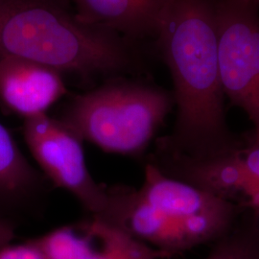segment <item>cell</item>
<instances>
[{
  "label": "cell",
  "mask_w": 259,
  "mask_h": 259,
  "mask_svg": "<svg viewBox=\"0 0 259 259\" xmlns=\"http://www.w3.org/2000/svg\"><path fill=\"white\" fill-rule=\"evenodd\" d=\"M155 37L173 81L177 116L151 156L202 159L238 148L245 136L232 133L226 118L216 0H168Z\"/></svg>",
  "instance_id": "cell-1"
},
{
  "label": "cell",
  "mask_w": 259,
  "mask_h": 259,
  "mask_svg": "<svg viewBox=\"0 0 259 259\" xmlns=\"http://www.w3.org/2000/svg\"><path fill=\"white\" fill-rule=\"evenodd\" d=\"M128 39L71 15L55 0H11L0 7V57L82 76L127 71Z\"/></svg>",
  "instance_id": "cell-2"
},
{
  "label": "cell",
  "mask_w": 259,
  "mask_h": 259,
  "mask_svg": "<svg viewBox=\"0 0 259 259\" xmlns=\"http://www.w3.org/2000/svg\"><path fill=\"white\" fill-rule=\"evenodd\" d=\"M243 211L147 162L144 182L132 189L123 229L172 258L230 232Z\"/></svg>",
  "instance_id": "cell-3"
},
{
  "label": "cell",
  "mask_w": 259,
  "mask_h": 259,
  "mask_svg": "<svg viewBox=\"0 0 259 259\" xmlns=\"http://www.w3.org/2000/svg\"><path fill=\"white\" fill-rule=\"evenodd\" d=\"M174 106L172 93L117 80L76 96L60 120L103 151L141 157Z\"/></svg>",
  "instance_id": "cell-4"
},
{
  "label": "cell",
  "mask_w": 259,
  "mask_h": 259,
  "mask_svg": "<svg viewBox=\"0 0 259 259\" xmlns=\"http://www.w3.org/2000/svg\"><path fill=\"white\" fill-rule=\"evenodd\" d=\"M23 137L53 184L73 195L90 216L122 228L132 188L98 184L87 166L83 141L72 130L46 113L25 119Z\"/></svg>",
  "instance_id": "cell-5"
},
{
  "label": "cell",
  "mask_w": 259,
  "mask_h": 259,
  "mask_svg": "<svg viewBox=\"0 0 259 259\" xmlns=\"http://www.w3.org/2000/svg\"><path fill=\"white\" fill-rule=\"evenodd\" d=\"M216 19L223 92L245 111L259 145V0H216Z\"/></svg>",
  "instance_id": "cell-6"
},
{
  "label": "cell",
  "mask_w": 259,
  "mask_h": 259,
  "mask_svg": "<svg viewBox=\"0 0 259 259\" xmlns=\"http://www.w3.org/2000/svg\"><path fill=\"white\" fill-rule=\"evenodd\" d=\"M34 241L48 259H164L125 229L92 216Z\"/></svg>",
  "instance_id": "cell-7"
},
{
  "label": "cell",
  "mask_w": 259,
  "mask_h": 259,
  "mask_svg": "<svg viewBox=\"0 0 259 259\" xmlns=\"http://www.w3.org/2000/svg\"><path fill=\"white\" fill-rule=\"evenodd\" d=\"M65 93L60 72L27 60L0 57V100L25 119L46 114Z\"/></svg>",
  "instance_id": "cell-8"
},
{
  "label": "cell",
  "mask_w": 259,
  "mask_h": 259,
  "mask_svg": "<svg viewBox=\"0 0 259 259\" xmlns=\"http://www.w3.org/2000/svg\"><path fill=\"white\" fill-rule=\"evenodd\" d=\"M78 17L126 38L155 37L168 0H72Z\"/></svg>",
  "instance_id": "cell-9"
},
{
  "label": "cell",
  "mask_w": 259,
  "mask_h": 259,
  "mask_svg": "<svg viewBox=\"0 0 259 259\" xmlns=\"http://www.w3.org/2000/svg\"><path fill=\"white\" fill-rule=\"evenodd\" d=\"M45 182L0 123V217L27 208L42 193ZM8 219V218H7Z\"/></svg>",
  "instance_id": "cell-10"
},
{
  "label": "cell",
  "mask_w": 259,
  "mask_h": 259,
  "mask_svg": "<svg viewBox=\"0 0 259 259\" xmlns=\"http://www.w3.org/2000/svg\"><path fill=\"white\" fill-rule=\"evenodd\" d=\"M205 259H259V216L242 213L232 230L213 243Z\"/></svg>",
  "instance_id": "cell-11"
},
{
  "label": "cell",
  "mask_w": 259,
  "mask_h": 259,
  "mask_svg": "<svg viewBox=\"0 0 259 259\" xmlns=\"http://www.w3.org/2000/svg\"><path fill=\"white\" fill-rule=\"evenodd\" d=\"M0 259H48L34 239L0 249Z\"/></svg>",
  "instance_id": "cell-12"
},
{
  "label": "cell",
  "mask_w": 259,
  "mask_h": 259,
  "mask_svg": "<svg viewBox=\"0 0 259 259\" xmlns=\"http://www.w3.org/2000/svg\"><path fill=\"white\" fill-rule=\"evenodd\" d=\"M239 155L245 167L259 183V145L250 141L249 134L245 135V140L239 149Z\"/></svg>",
  "instance_id": "cell-13"
},
{
  "label": "cell",
  "mask_w": 259,
  "mask_h": 259,
  "mask_svg": "<svg viewBox=\"0 0 259 259\" xmlns=\"http://www.w3.org/2000/svg\"><path fill=\"white\" fill-rule=\"evenodd\" d=\"M15 238V226L10 219L0 217V249L11 244Z\"/></svg>",
  "instance_id": "cell-14"
}]
</instances>
